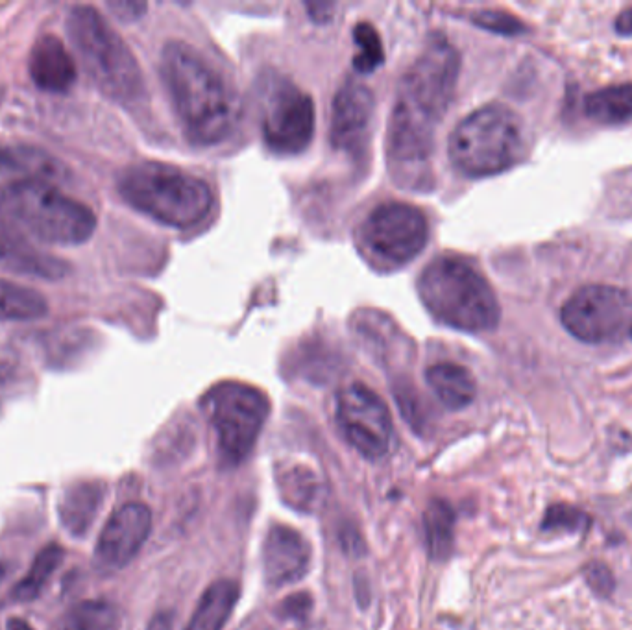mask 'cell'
Instances as JSON below:
<instances>
[{
  "label": "cell",
  "instance_id": "obj_1",
  "mask_svg": "<svg viewBox=\"0 0 632 630\" xmlns=\"http://www.w3.org/2000/svg\"><path fill=\"white\" fill-rule=\"evenodd\" d=\"M461 58L442 36L429 39L403 76L389 126L390 156L416 163L431 154L438 126L450 108Z\"/></svg>",
  "mask_w": 632,
  "mask_h": 630
},
{
  "label": "cell",
  "instance_id": "obj_2",
  "mask_svg": "<svg viewBox=\"0 0 632 630\" xmlns=\"http://www.w3.org/2000/svg\"><path fill=\"white\" fill-rule=\"evenodd\" d=\"M161 78L183 132L196 145H217L239 121V100L202 52L171 41L161 54Z\"/></svg>",
  "mask_w": 632,
  "mask_h": 630
},
{
  "label": "cell",
  "instance_id": "obj_3",
  "mask_svg": "<svg viewBox=\"0 0 632 630\" xmlns=\"http://www.w3.org/2000/svg\"><path fill=\"white\" fill-rule=\"evenodd\" d=\"M0 219L21 235L52 246H78L97 230L95 213L54 183L15 180L0 189Z\"/></svg>",
  "mask_w": 632,
  "mask_h": 630
},
{
  "label": "cell",
  "instance_id": "obj_4",
  "mask_svg": "<svg viewBox=\"0 0 632 630\" xmlns=\"http://www.w3.org/2000/svg\"><path fill=\"white\" fill-rule=\"evenodd\" d=\"M420 298L427 311L448 328L466 333L496 329L501 318L496 292L468 261L442 255L422 272Z\"/></svg>",
  "mask_w": 632,
  "mask_h": 630
},
{
  "label": "cell",
  "instance_id": "obj_5",
  "mask_svg": "<svg viewBox=\"0 0 632 630\" xmlns=\"http://www.w3.org/2000/svg\"><path fill=\"white\" fill-rule=\"evenodd\" d=\"M67 37L91 82L106 97L130 104L145 93L141 67L108 19L93 6H74L65 19Z\"/></svg>",
  "mask_w": 632,
  "mask_h": 630
},
{
  "label": "cell",
  "instance_id": "obj_6",
  "mask_svg": "<svg viewBox=\"0 0 632 630\" xmlns=\"http://www.w3.org/2000/svg\"><path fill=\"white\" fill-rule=\"evenodd\" d=\"M119 193L146 217L172 228L195 226L213 206V193L204 180L156 161L122 170Z\"/></svg>",
  "mask_w": 632,
  "mask_h": 630
},
{
  "label": "cell",
  "instance_id": "obj_7",
  "mask_svg": "<svg viewBox=\"0 0 632 630\" xmlns=\"http://www.w3.org/2000/svg\"><path fill=\"white\" fill-rule=\"evenodd\" d=\"M525 150L523 122L511 108L488 104L462 119L450 137V158L462 174L494 176L514 167Z\"/></svg>",
  "mask_w": 632,
  "mask_h": 630
},
{
  "label": "cell",
  "instance_id": "obj_8",
  "mask_svg": "<svg viewBox=\"0 0 632 630\" xmlns=\"http://www.w3.org/2000/svg\"><path fill=\"white\" fill-rule=\"evenodd\" d=\"M202 411L213 429L220 464L237 468L256 448L270 414V401L259 388L224 381L207 390Z\"/></svg>",
  "mask_w": 632,
  "mask_h": 630
},
{
  "label": "cell",
  "instance_id": "obj_9",
  "mask_svg": "<svg viewBox=\"0 0 632 630\" xmlns=\"http://www.w3.org/2000/svg\"><path fill=\"white\" fill-rule=\"evenodd\" d=\"M261 132L276 154L304 152L315 134L313 98L291 80L268 76L261 95Z\"/></svg>",
  "mask_w": 632,
  "mask_h": 630
},
{
  "label": "cell",
  "instance_id": "obj_10",
  "mask_svg": "<svg viewBox=\"0 0 632 630\" xmlns=\"http://www.w3.org/2000/svg\"><path fill=\"white\" fill-rule=\"evenodd\" d=\"M335 418L342 437L366 461H379L390 451L394 424L387 403L372 388L353 383L337 394Z\"/></svg>",
  "mask_w": 632,
  "mask_h": 630
},
{
  "label": "cell",
  "instance_id": "obj_11",
  "mask_svg": "<svg viewBox=\"0 0 632 630\" xmlns=\"http://www.w3.org/2000/svg\"><path fill=\"white\" fill-rule=\"evenodd\" d=\"M631 316V296L612 285H586L560 309L562 326L586 344L616 339L629 326Z\"/></svg>",
  "mask_w": 632,
  "mask_h": 630
},
{
  "label": "cell",
  "instance_id": "obj_12",
  "mask_svg": "<svg viewBox=\"0 0 632 630\" xmlns=\"http://www.w3.org/2000/svg\"><path fill=\"white\" fill-rule=\"evenodd\" d=\"M363 241L370 252L390 265L409 263L424 250L429 237L426 215L409 204L377 206L363 224Z\"/></svg>",
  "mask_w": 632,
  "mask_h": 630
},
{
  "label": "cell",
  "instance_id": "obj_13",
  "mask_svg": "<svg viewBox=\"0 0 632 630\" xmlns=\"http://www.w3.org/2000/svg\"><path fill=\"white\" fill-rule=\"evenodd\" d=\"M152 531V510L145 503L132 501L115 510L106 521L95 546V566L100 571H119L126 568L143 546Z\"/></svg>",
  "mask_w": 632,
  "mask_h": 630
},
{
  "label": "cell",
  "instance_id": "obj_14",
  "mask_svg": "<svg viewBox=\"0 0 632 630\" xmlns=\"http://www.w3.org/2000/svg\"><path fill=\"white\" fill-rule=\"evenodd\" d=\"M311 544L289 525L276 523L268 529L261 547L263 579L270 588H285L302 581L311 566Z\"/></svg>",
  "mask_w": 632,
  "mask_h": 630
},
{
  "label": "cell",
  "instance_id": "obj_15",
  "mask_svg": "<svg viewBox=\"0 0 632 630\" xmlns=\"http://www.w3.org/2000/svg\"><path fill=\"white\" fill-rule=\"evenodd\" d=\"M374 115V97L366 85H342L331 111V143L339 150L359 152L365 146Z\"/></svg>",
  "mask_w": 632,
  "mask_h": 630
},
{
  "label": "cell",
  "instance_id": "obj_16",
  "mask_svg": "<svg viewBox=\"0 0 632 630\" xmlns=\"http://www.w3.org/2000/svg\"><path fill=\"white\" fill-rule=\"evenodd\" d=\"M28 71L37 89L54 95L71 91L78 78L73 54L63 45L60 37L52 34H45L34 43L30 50Z\"/></svg>",
  "mask_w": 632,
  "mask_h": 630
},
{
  "label": "cell",
  "instance_id": "obj_17",
  "mask_svg": "<svg viewBox=\"0 0 632 630\" xmlns=\"http://www.w3.org/2000/svg\"><path fill=\"white\" fill-rule=\"evenodd\" d=\"M274 483L281 501L302 514H315L326 501V483L313 466L304 462H280L274 468Z\"/></svg>",
  "mask_w": 632,
  "mask_h": 630
},
{
  "label": "cell",
  "instance_id": "obj_18",
  "mask_svg": "<svg viewBox=\"0 0 632 630\" xmlns=\"http://www.w3.org/2000/svg\"><path fill=\"white\" fill-rule=\"evenodd\" d=\"M0 263L25 276L34 278L61 279L69 274V263L54 255L36 250L25 237L10 224L0 219Z\"/></svg>",
  "mask_w": 632,
  "mask_h": 630
},
{
  "label": "cell",
  "instance_id": "obj_19",
  "mask_svg": "<svg viewBox=\"0 0 632 630\" xmlns=\"http://www.w3.org/2000/svg\"><path fill=\"white\" fill-rule=\"evenodd\" d=\"M104 494L106 488L97 481L74 483L61 494L58 516L67 533L76 538L86 536L93 521L97 520L98 510L104 503Z\"/></svg>",
  "mask_w": 632,
  "mask_h": 630
},
{
  "label": "cell",
  "instance_id": "obj_20",
  "mask_svg": "<svg viewBox=\"0 0 632 630\" xmlns=\"http://www.w3.org/2000/svg\"><path fill=\"white\" fill-rule=\"evenodd\" d=\"M427 385L450 411H461L475 400L477 385L468 368L455 363L433 364L426 372Z\"/></svg>",
  "mask_w": 632,
  "mask_h": 630
},
{
  "label": "cell",
  "instance_id": "obj_21",
  "mask_svg": "<svg viewBox=\"0 0 632 630\" xmlns=\"http://www.w3.org/2000/svg\"><path fill=\"white\" fill-rule=\"evenodd\" d=\"M241 588L235 581L213 582L200 597L195 614L185 630H222L239 603Z\"/></svg>",
  "mask_w": 632,
  "mask_h": 630
},
{
  "label": "cell",
  "instance_id": "obj_22",
  "mask_svg": "<svg viewBox=\"0 0 632 630\" xmlns=\"http://www.w3.org/2000/svg\"><path fill=\"white\" fill-rule=\"evenodd\" d=\"M0 167L25 174L26 180L56 182L65 180L67 169L60 159L50 156L43 148L28 145H10L0 148Z\"/></svg>",
  "mask_w": 632,
  "mask_h": 630
},
{
  "label": "cell",
  "instance_id": "obj_23",
  "mask_svg": "<svg viewBox=\"0 0 632 630\" xmlns=\"http://www.w3.org/2000/svg\"><path fill=\"white\" fill-rule=\"evenodd\" d=\"M424 538L427 555L435 562L451 557L455 547V523L457 516L450 503L442 497H433L424 510Z\"/></svg>",
  "mask_w": 632,
  "mask_h": 630
},
{
  "label": "cell",
  "instance_id": "obj_24",
  "mask_svg": "<svg viewBox=\"0 0 632 630\" xmlns=\"http://www.w3.org/2000/svg\"><path fill=\"white\" fill-rule=\"evenodd\" d=\"M584 113L605 126L632 121V84L608 85L586 95Z\"/></svg>",
  "mask_w": 632,
  "mask_h": 630
},
{
  "label": "cell",
  "instance_id": "obj_25",
  "mask_svg": "<svg viewBox=\"0 0 632 630\" xmlns=\"http://www.w3.org/2000/svg\"><path fill=\"white\" fill-rule=\"evenodd\" d=\"M49 313L41 292L0 278V322H30Z\"/></svg>",
  "mask_w": 632,
  "mask_h": 630
},
{
  "label": "cell",
  "instance_id": "obj_26",
  "mask_svg": "<svg viewBox=\"0 0 632 630\" xmlns=\"http://www.w3.org/2000/svg\"><path fill=\"white\" fill-rule=\"evenodd\" d=\"M65 557V551L58 544H50L39 551L30 571L26 573L17 586L13 588V599L15 601H36L43 588L47 586L50 577L60 568Z\"/></svg>",
  "mask_w": 632,
  "mask_h": 630
},
{
  "label": "cell",
  "instance_id": "obj_27",
  "mask_svg": "<svg viewBox=\"0 0 632 630\" xmlns=\"http://www.w3.org/2000/svg\"><path fill=\"white\" fill-rule=\"evenodd\" d=\"M117 610L104 601H86L69 608L52 630H115Z\"/></svg>",
  "mask_w": 632,
  "mask_h": 630
},
{
  "label": "cell",
  "instance_id": "obj_28",
  "mask_svg": "<svg viewBox=\"0 0 632 630\" xmlns=\"http://www.w3.org/2000/svg\"><path fill=\"white\" fill-rule=\"evenodd\" d=\"M353 41H355V58L353 67L361 74L374 73L381 67L385 60L383 54V43L377 34L376 28L370 23H359L353 28Z\"/></svg>",
  "mask_w": 632,
  "mask_h": 630
},
{
  "label": "cell",
  "instance_id": "obj_29",
  "mask_svg": "<svg viewBox=\"0 0 632 630\" xmlns=\"http://www.w3.org/2000/svg\"><path fill=\"white\" fill-rule=\"evenodd\" d=\"M592 518L583 509L568 503L549 505L542 520V529L547 533H584L590 529Z\"/></svg>",
  "mask_w": 632,
  "mask_h": 630
},
{
  "label": "cell",
  "instance_id": "obj_30",
  "mask_svg": "<svg viewBox=\"0 0 632 630\" xmlns=\"http://www.w3.org/2000/svg\"><path fill=\"white\" fill-rule=\"evenodd\" d=\"M474 23L485 30L503 34V36H520L527 32V26L523 25L518 17L505 12H479L474 15Z\"/></svg>",
  "mask_w": 632,
  "mask_h": 630
},
{
  "label": "cell",
  "instance_id": "obj_31",
  "mask_svg": "<svg viewBox=\"0 0 632 630\" xmlns=\"http://www.w3.org/2000/svg\"><path fill=\"white\" fill-rule=\"evenodd\" d=\"M584 581L590 586V590L594 594L607 599L614 594L616 590V577L612 570L608 568L605 562L601 560H592L590 564H586L583 570Z\"/></svg>",
  "mask_w": 632,
  "mask_h": 630
},
{
  "label": "cell",
  "instance_id": "obj_32",
  "mask_svg": "<svg viewBox=\"0 0 632 630\" xmlns=\"http://www.w3.org/2000/svg\"><path fill=\"white\" fill-rule=\"evenodd\" d=\"M313 610V597L307 592H298V594H292L281 601V605L278 606V616L281 619H287V621H304L309 618Z\"/></svg>",
  "mask_w": 632,
  "mask_h": 630
},
{
  "label": "cell",
  "instance_id": "obj_33",
  "mask_svg": "<svg viewBox=\"0 0 632 630\" xmlns=\"http://www.w3.org/2000/svg\"><path fill=\"white\" fill-rule=\"evenodd\" d=\"M108 8H110L111 13L117 17V19H121L124 23H132V21H137L146 10V4H141V2H110L108 4Z\"/></svg>",
  "mask_w": 632,
  "mask_h": 630
},
{
  "label": "cell",
  "instance_id": "obj_34",
  "mask_svg": "<svg viewBox=\"0 0 632 630\" xmlns=\"http://www.w3.org/2000/svg\"><path fill=\"white\" fill-rule=\"evenodd\" d=\"M17 372H19L17 353L6 346H0V385L12 381L13 377L17 376Z\"/></svg>",
  "mask_w": 632,
  "mask_h": 630
},
{
  "label": "cell",
  "instance_id": "obj_35",
  "mask_svg": "<svg viewBox=\"0 0 632 630\" xmlns=\"http://www.w3.org/2000/svg\"><path fill=\"white\" fill-rule=\"evenodd\" d=\"M342 549L344 553H353V555H361L363 553V538L355 527H342L339 534Z\"/></svg>",
  "mask_w": 632,
  "mask_h": 630
},
{
  "label": "cell",
  "instance_id": "obj_36",
  "mask_svg": "<svg viewBox=\"0 0 632 630\" xmlns=\"http://www.w3.org/2000/svg\"><path fill=\"white\" fill-rule=\"evenodd\" d=\"M616 32L620 36L632 37V6L623 10L616 19Z\"/></svg>",
  "mask_w": 632,
  "mask_h": 630
},
{
  "label": "cell",
  "instance_id": "obj_37",
  "mask_svg": "<svg viewBox=\"0 0 632 630\" xmlns=\"http://www.w3.org/2000/svg\"><path fill=\"white\" fill-rule=\"evenodd\" d=\"M172 623H174L172 614H169V612H159V614H156V616L152 618V621H150L148 630H172Z\"/></svg>",
  "mask_w": 632,
  "mask_h": 630
},
{
  "label": "cell",
  "instance_id": "obj_38",
  "mask_svg": "<svg viewBox=\"0 0 632 630\" xmlns=\"http://www.w3.org/2000/svg\"><path fill=\"white\" fill-rule=\"evenodd\" d=\"M6 629L8 630H34L32 629V625H28L25 619L12 618L8 619V623H6Z\"/></svg>",
  "mask_w": 632,
  "mask_h": 630
},
{
  "label": "cell",
  "instance_id": "obj_39",
  "mask_svg": "<svg viewBox=\"0 0 632 630\" xmlns=\"http://www.w3.org/2000/svg\"><path fill=\"white\" fill-rule=\"evenodd\" d=\"M8 571H10V566H8V564H4V562H0V584L6 581V577H8Z\"/></svg>",
  "mask_w": 632,
  "mask_h": 630
},
{
  "label": "cell",
  "instance_id": "obj_40",
  "mask_svg": "<svg viewBox=\"0 0 632 630\" xmlns=\"http://www.w3.org/2000/svg\"><path fill=\"white\" fill-rule=\"evenodd\" d=\"M2 98H4V89L0 87V102H2Z\"/></svg>",
  "mask_w": 632,
  "mask_h": 630
},
{
  "label": "cell",
  "instance_id": "obj_41",
  "mask_svg": "<svg viewBox=\"0 0 632 630\" xmlns=\"http://www.w3.org/2000/svg\"><path fill=\"white\" fill-rule=\"evenodd\" d=\"M631 337H632V328H631Z\"/></svg>",
  "mask_w": 632,
  "mask_h": 630
}]
</instances>
